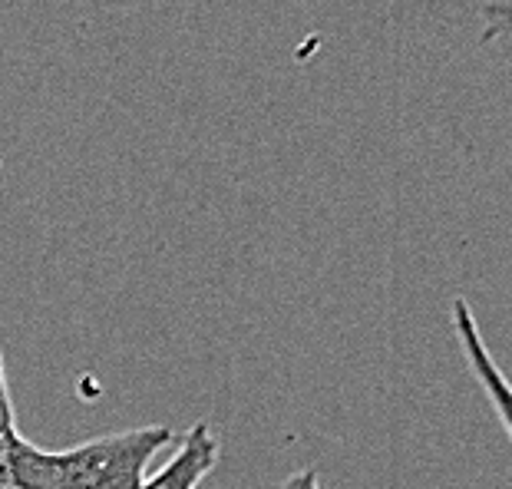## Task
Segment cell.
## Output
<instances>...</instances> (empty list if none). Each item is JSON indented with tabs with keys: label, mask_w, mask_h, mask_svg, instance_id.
<instances>
[{
	"label": "cell",
	"mask_w": 512,
	"mask_h": 489,
	"mask_svg": "<svg viewBox=\"0 0 512 489\" xmlns=\"http://www.w3.org/2000/svg\"><path fill=\"white\" fill-rule=\"evenodd\" d=\"M176 440L166 423L76 443L70 450H40L17 437L10 447L14 489H139L156 456Z\"/></svg>",
	"instance_id": "obj_1"
},
{
	"label": "cell",
	"mask_w": 512,
	"mask_h": 489,
	"mask_svg": "<svg viewBox=\"0 0 512 489\" xmlns=\"http://www.w3.org/2000/svg\"><path fill=\"white\" fill-rule=\"evenodd\" d=\"M450 324H453L456 344H460V354L466 357V364H470L479 390L489 397V404H493L496 417H499V423H503L506 437L512 443V380L506 377L503 367L496 364L493 351L486 347L483 334H479L476 314L463 295L453 298V304H450Z\"/></svg>",
	"instance_id": "obj_2"
},
{
	"label": "cell",
	"mask_w": 512,
	"mask_h": 489,
	"mask_svg": "<svg viewBox=\"0 0 512 489\" xmlns=\"http://www.w3.org/2000/svg\"><path fill=\"white\" fill-rule=\"evenodd\" d=\"M219 456L222 447L219 437L212 433V423L199 420L182 433V443L169 456V463L146 476L139 489H199L205 476L219 466Z\"/></svg>",
	"instance_id": "obj_3"
},
{
	"label": "cell",
	"mask_w": 512,
	"mask_h": 489,
	"mask_svg": "<svg viewBox=\"0 0 512 489\" xmlns=\"http://www.w3.org/2000/svg\"><path fill=\"white\" fill-rule=\"evenodd\" d=\"M20 437L14 423V400H10L4 351H0V486H10V447Z\"/></svg>",
	"instance_id": "obj_4"
},
{
	"label": "cell",
	"mask_w": 512,
	"mask_h": 489,
	"mask_svg": "<svg viewBox=\"0 0 512 489\" xmlns=\"http://www.w3.org/2000/svg\"><path fill=\"white\" fill-rule=\"evenodd\" d=\"M479 17H483V34H479V43H493L503 34L512 30V0H489L479 10Z\"/></svg>",
	"instance_id": "obj_5"
},
{
	"label": "cell",
	"mask_w": 512,
	"mask_h": 489,
	"mask_svg": "<svg viewBox=\"0 0 512 489\" xmlns=\"http://www.w3.org/2000/svg\"><path fill=\"white\" fill-rule=\"evenodd\" d=\"M281 489H321V473L314 470V466H308V470L291 473L288 480L281 483Z\"/></svg>",
	"instance_id": "obj_6"
},
{
	"label": "cell",
	"mask_w": 512,
	"mask_h": 489,
	"mask_svg": "<svg viewBox=\"0 0 512 489\" xmlns=\"http://www.w3.org/2000/svg\"><path fill=\"white\" fill-rule=\"evenodd\" d=\"M0 489H14V486H0Z\"/></svg>",
	"instance_id": "obj_7"
}]
</instances>
